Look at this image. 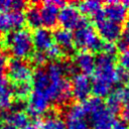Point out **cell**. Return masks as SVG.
Segmentation results:
<instances>
[{
	"label": "cell",
	"instance_id": "6da1fadb",
	"mask_svg": "<svg viewBox=\"0 0 129 129\" xmlns=\"http://www.w3.org/2000/svg\"><path fill=\"white\" fill-rule=\"evenodd\" d=\"M33 92L44 96L49 102L68 103L72 98L71 84L62 70L61 61H53L40 67L32 74Z\"/></svg>",
	"mask_w": 129,
	"mask_h": 129
},
{
	"label": "cell",
	"instance_id": "7a4b0ae2",
	"mask_svg": "<svg viewBox=\"0 0 129 129\" xmlns=\"http://www.w3.org/2000/svg\"><path fill=\"white\" fill-rule=\"evenodd\" d=\"M114 56L100 53L96 58L95 76L92 81V91L96 97H107L112 93L114 85L117 83Z\"/></svg>",
	"mask_w": 129,
	"mask_h": 129
},
{
	"label": "cell",
	"instance_id": "3957f363",
	"mask_svg": "<svg viewBox=\"0 0 129 129\" xmlns=\"http://www.w3.org/2000/svg\"><path fill=\"white\" fill-rule=\"evenodd\" d=\"M86 117H89L92 129H112L116 121L115 115L109 111L101 98L92 97L82 103Z\"/></svg>",
	"mask_w": 129,
	"mask_h": 129
},
{
	"label": "cell",
	"instance_id": "277c9868",
	"mask_svg": "<svg viewBox=\"0 0 129 129\" xmlns=\"http://www.w3.org/2000/svg\"><path fill=\"white\" fill-rule=\"evenodd\" d=\"M4 45L15 58H24L32 53V35L27 29L13 30L3 39Z\"/></svg>",
	"mask_w": 129,
	"mask_h": 129
},
{
	"label": "cell",
	"instance_id": "5b68a950",
	"mask_svg": "<svg viewBox=\"0 0 129 129\" xmlns=\"http://www.w3.org/2000/svg\"><path fill=\"white\" fill-rule=\"evenodd\" d=\"M73 35L75 45L81 49H85L86 51H98L102 49L104 43L102 38L86 19L77 29H75Z\"/></svg>",
	"mask_w": 129,
	"mask_h": 129
},
{
	"label": "cell",
	"instance_id": "8992f818",
	"mask_svg": "<svg viewBox=\"0 0 129 129\" xmlns=\"http://www.w3.org/2000/svg\"><path fill=\"white\" fill-rule=\"evenodd\" d=\"M7 74L9 79L15 83L29 82L32 79V71L30 66L20 58H11L7 63Z\"/></svg>",
	"mask_w": 129,
	"mask_h": 129
},
{
	"label": "cell",
	"instance_id": "52a82bcc",
	"mask_svg": "<svg viewBox=\"0 0 129 129\" xmlns=\"http://www.w3.org/2000/svg\"><path fill=\"white\" fill-rule=\"evenodd\" d=\"M84 21L85 18L81 16L79 9L73 5H64L59 10L58 22L64 29H77Z\"/></svg>",
	"mask_w": 129,
	"mask_h": 129
},
{
	"label": "cell",
	"instance_id": "ba28073f",
	"mask_svg": "<svg viewBox=\"0 0 129 129\" xmlns=\"http://www.w3.org/2000/svg\"><path fill=\"white\" fill-rule=\"evenodd\" d=\"M64 2L62 1H46L42 4L40 10L41 23L45 26V28H52L56 25L58 21V13L59 7L64 6Z\"/></svg>",
	"mask_w": 129,
	"mask_h": 129
},
{
	"label": "cell",
	"instance_id": "9c48e42d",
	"mask_svg": "<svg viewBox=\"0 0 129 129\" xmlns=\"http://www.w3.org/2000/svg\"><path fill=\"white\" fill-rule=\"evenodd\" d=\"M72 95L79 101L89 99L92 92V82L88 76L84 74H76L72 80Z\"/></svg>",
	"mask_w": 129,
	"mask_h": 129
},
{
	"label": "cell",
	"instance_id": "30bf717a",
	"mask_svg": "<svg viewBox=\"0 0 129 129\" xmlns=\"http://www.w3.org/2000/svg\"><path fill=\"white\" fill-rule=\"evenodd\" d=\"M95 24L97 26L101 38L109 42H113L114 40H117L122 32V27L120 23L111 21L106 17H103L102 19L96 21Z\"/></svg>",
	"mask_w": 129,
	"mask_h": 129
},
{
	"label": "cell",
	"instance_id": "8fae6325",
	"mask_svg": "<svg viewBox=\"0 0 129 129\" xmlns=\"http://www.w3.org/2000/svg\"><path fill=\"white\" fill-rule=\"evenodd\" d=\"M32 42L33 46L38 51L45 52L53 44V34L49 29L45 27H39L33 32Z\"/></svg>",
	"mask_w": 129,
	"mask_h": 129
},
{
	"label": "cell",
	"instance_id": "7c38bea8",
	"mask_svg": "<svg viewBox=\"0 0 129 129\" xmlns=\"http://www.w3.org/2000/svg\"><path fill=\"white\" fill-rule=\"evenodd\" d=\"M103 12L107 19L121 23L127 18L128 8H126V6L120 2H108L104 7Z\"/></svg>",
	"mask_w": 129,
	"mask_h": 129
},
{
	"label": "cell",
	"instance_id": "4fadbf2b",
	"mask_svg": "<svg viewBox=\"0 0 129 129\" xmlns=\"http://www.w3.org/2000/svg\"><path fill=\"white\" fill-rule=\"evenodd\" d=\"M53 40H55L56 45L61 49L62 52L70 55L75 49L74 35L71 30L64 28H58L53 32Z\"/></svg>",
	"mask_w": 129,
	"mask_h": 129
},
{
	"label": "cell",
	"instance_id": "5bb4252c",
	"mask_svg": "<svg viewBox=\"0 0 129 129\" xmlns=\"http://www.w3.org/2000/svg\"><path fill=\"white\" fill-rule=\"evenodd\" d=\"M75 67L80 70L84 75H90L94 73L96 66V58L90 51H80L75 55L74 58Z\"/></svg>",
	"mask_w": 129,
	"mask_h": 129
},
{
	"label": "cell",
	"instance_id": "9a60e30c",
	"mask_svg": "<svg viewBox=\"0 0 129 129\" xmlns=\"http://www.w3.org/2000/svg\"><path fill=\"white\" fill-rule=\"evenodd\" d=\"M12 86L5 80L0 85V110L6 111L11 107L12 104Z\"/></svg>",
	"mask_w": 129,
	"mask_h": 129
},
{
	"label": "cell",
	"instance_id": "2e32d148",
	"mask_svg": "<svg viewBox=\"0 0 129 129\" xmlns=\"http://www.w3.org/2000/svg\"><path fill=\"white\" fill-rule=\"evenodd\" d=\"M106 108L111 111L114 115L118 113L121 110L122 107V95H121V88L115 90L112 92L108 97L106 101Z\"/></svg>",
	"mask_w": 129,
	"mask_h": 129
},
{
	"label": "cell",
	"instance_id": "e0dca14e",
	"mask_svg": "<svg viewBox=\"0 0 129 129\" xmlns=\"http://www.w3.org/2000/svg\"><path fill=\"white\" fill-rule=\"evenodd\" d=\"M25 17V21L27 22V24L34 28V29H37L40 27V25L42 24L41 23V16H40V10L37 6L35 5H32L30 7L27 8L26 10V13L24 15Z\"/></svg>",
	"mask_w": 129,
	"mask_h": 129
},
{
	"label": "cell",
	"instance_id": "ac0fdd59",
	"mask_svg": "<svg viewBox=\"0 0 129 129\" xmlns=\"http://www.w3.org/2000/svg\"><path fill=\"white\" fill-rule=\"evenodd\" d=\"M40 129H67L64 121L54 113L48 114L40 124Z\"/></svg>",
	"mask_w": 129,
	"mask_h": 129
},
{
	"label": "cell",
	"instance_id": "d6986e66",
	"mask_svg": "<svg viewBox=\"0 0 129 129\" xmlns=\"http://www.w3.org/2000/svg\"><path fill=\"white\" fill-rule=\"evenodd\" d=\"M26 2L22 0H0V13H8L13 11L22 12Z\"/></svg>",
	"mask_w": 129,
	"mask_h": 129
},
{
	"label": "cell",
	"instance_id": "ffe728a7",
	"mask_svg": "<svg viewBox=\"0 0 129 129\" xmlns=\"http://www.w3.org/2000/svg\"><path fill=\"white\" fill-rule=\"evenodd\" d=\"M6 17H7L9 29L18 30V29H21V27L24 25L25 17L22 12H18V11L8 12L6 13Z\"/></svg>",
	"mask_w": 129,
	"mask_h": 129
},
{
	"label": "cell",
	"instance_id": "44dd1931",
	"mask_svg": "<svg viewBox=\"0 0 129 129\" xmlns=\"http://www.w3.org/2000/svg\"><path fill=\"white\" fill-rule=\"evenodd\" d=\"M12 92L17 99L24 100L31 94V84L29 82L15 83L12 86Z\"/></svg>",
	"mask_w": 129,
	"mask_h": 129
},
{
	"label": "cell",
	"instance_id": "7402d4cb",
	"mask_svg": "<svg viewBox=\"0 0 129 129\" xmlns=\"http://www.w3.org/2000/svg\"><path fill=\"white\" fill-rule=\"evenodd\" d=\"M101 6H102V4L99 1H95V0L83 1V2L79 3V10H81L85 14L94 16L97 12L102 10Z\"/></svg>",
	"mask_w": 129,
	"mask_h": 129
},
{
	"label": "cell",
	"instance_id": "603a6c76",
	"mask_svg": "<svg viewBox=\"0 0 129 129\" xmlns=\"http://www.w3.org/2000/svg\"><path fill=\"white\" fill-rule=\"evenodd\" d=\"M67 129H92L89 122L83 117H71L67 116L66 122Z\"/></svg>",
	"mask_w": 129,
	"mask_h": 129
},
{
	"label": "cell",
	"instance_id": "cb8c5ba5",
	"mask_svg": "<svg viewBox=\"0 0 129 129\" xmlns=\"http://www.w3.org/2000/svg\"><path fill=\"white\" fill-rule=\"evenodd\" d=\"M122 95V115L124 120H129V87L121 88Z\"/></svg>",
	"mask_w": 129,
	"mask_h": 129
},
{
	"label": "cell",
	"instance_id": "d4e9b609",
	"mask_svg": "<svg viewBox=\"0 0 129 129\" xmlns=\"http://www.w3.org/2000/svg\"><path fill=\"white\" fill-rule=\"evenodd\" d=\"M117 49L121 51H125L129 49V28H126L123 30L120 34V36L117 39Z\"/></svg>",
	"mask_w": 129,
	"mask_h": 129
},
{
	"label": "cell",
	"instance_id": "484cf974",
	"mask_svg": "<svg viewBox=\"0 0 129 129\" xmlns=\"http://www.w3.org/2000/svg\"><path fill=\"white\" fill-rule=\"evenodd\" d=\"M47 59H48L47 58V55H46V53L44 51H38L37 50V51H35V52H33L31 54V60H32V62L35 66H37L38 68H40L42 64H44Z\"/></svg>",
	"mask_w": 129,
	"mask_h": 129
},
{
	"label": "cell",
	"instance_id": "4316f807",
	"mask_svg": "<svg viewBox=\"0 0 129 129\" xmlns=\"http://www.w3.org/2000/svg\"><path fill=\"white\" fill-rule=\"evenodd\" d=\"M116 78H117V83L121 85H126L129 83V72L120 67L116 70Z\"/></svg>",
	"mask_w": 129,
	"mask_h": 129
},
{
	"label": "cell",
	"instance_id": "83f0119b",
	"mask_svg": "<svg viewBox=\"0 0 129 129\" xmlns=\"http://www.w3.org/2000/svg\"><path fill=\"white\" fill-rule=\"evenodd\" d=\"M103 53L107 54V55H110V56H114L117 52V46L116 44H114L113 42H109V41H106L103 43V46H102V49Z\"/></svg>",
	"mask_w": 129,
	"mask_h": 129
},
{
	"label": "cell",
	"instance_id": "f1b7e54d",
	"mask_svg": "<svg viewBox=\"0 0 129 129\" xmlns=\"http://www.w3.org/2000/svg\"><path fill=\"white\" fill-rule=\"evenodd\" d=\"M46 55H47V58H51V59H55L57 57L60 56V54L62 53L61 49L56 45V44H52L47 50H46Z\"/></svg>",
	"mask_w": 129,
	"mask_h": 129
},
{
	"label": "cell",
	"instance_id": "f546056e",
	"mask_svg": "<svg viewBox=\"0 0 129 129\" xmlns=\"http://www.w3.org/2000/svg\"><path fill=\"white\" fill-rule=\"evenodd\" d=\"M119 63L122 69L129 72V49L122 51L119 55Z\"/></svg>",
	"mask_w": 129,
	"mask_h": 129
},
{
	"label": "cell",
	"instance_id": "4dcf8cb0",
	"mask_svg": "<svg viewBox=\"0 0 129 129\" xmlns=\"http://www.w3.org/2000/svg\"><path fill=\"white\" fill-rule=\"evenodd\" d=\"M26 107H27V104L24 102V100L16 99L15 101H12L10 108L12 112H22V110L26 109Z\"/></svg>",
	"mask_w": 129,
	"mask_h": 129
},
{
	"label": "cell",
	"instance_id": "1f68e13d",
	"mask_svg": "<svg viewBox=\"0 0 129 129\" xmlns=\"http://www.w3.org/2000/svg\"><path fill=\"white\" fill-rule=\"evenodd\" d=\"M8 29H9V25H8L6 13H0V34L7 31Z\"/></svg>",
	"mask_w": 129,
	"mask_h": 129
},
{
	"label": "cell",
	"instance_id": "d6a6232c",
	"mask_svg": "<svg viewBox=\"0 0 129 129\" xmlns=\"http://www.w3.org/2000/svg\"><path fill=\"white\" fill-rule=\"evenodd\" d=\"M5 67H6V58L4 55L0 54V85L5 81V78H4Z\"/></svg>",
	"mask_w": 129,
	"mask_h": 129
},
{
	"label": "cell",
	"instance_id": "836d02e7",
	"mask_svg": "<svg viewBox=\"0 0 129 129\" xmlns=\"http://www.w3.org/2000/svg\"><path fill=\"white\" fill-rule=\"evenodd\" d=\"M129 126L125 120H116L112 129H128Z\"/></svg>",
	"mask_w": 129,
	"mask_h": 129
},
{
	"label": "cell",
	"instance_id": "e575fe53",
	"mask_svg": "<svg viewBox=\"0 0 129 129\" xmlns=\"http://www.w3.org/2000/svg\"><path fill=\"white\" fill-rule=\"evenodd\" d=\"M0 129H17V128L15 126H13L12 124H10V123L4 122V123L0 124Z\"/></svg>",
	"mask_w": 129,
	"mask_h": 129
},
{
	"label": "cell",
	"instance_id": "d590c367",
	"mask_svg": "<svg viewBox=\"0 0 129 129\" xmlns=\"http://www.w3.org/2000/svg\"><path fill=\"white\" fill-rule=\"evenodd\" d=\"M123 4L126 6V8H129V0H126V1H124V2H123Z\"/></svg>",
	"mask_w": 129,
	"mask_h": 129
},
{
	"label": "cell",
	"instance_id": "8d00e7d4",
	"mask_svg": "<svg viewBox=\"0 0 129 129\" xmlns=\"http://www.w3.org/2000/svg\"><path fill=\"white\" fill-rule=\"evenodd\" d=\"M127 28H129V21H128V27Z\"/></svg>",
	"mask_w": 129,
	"mask_h": 129
},
{
	"label": "cell",
	"instance_id": "74e56055",
	"mask_svg": "<svg viewBox=\"0 0 129 129\" xmlns=\"http://www.w3.org/2000/svg\"><path fill=\"white\" fill-rule=\"evenodd\" d=\"M128 129H129V128H128Z\"/></svg>",
	"mask_w": 129,
	"mask_h": 129
}]
</instances>
